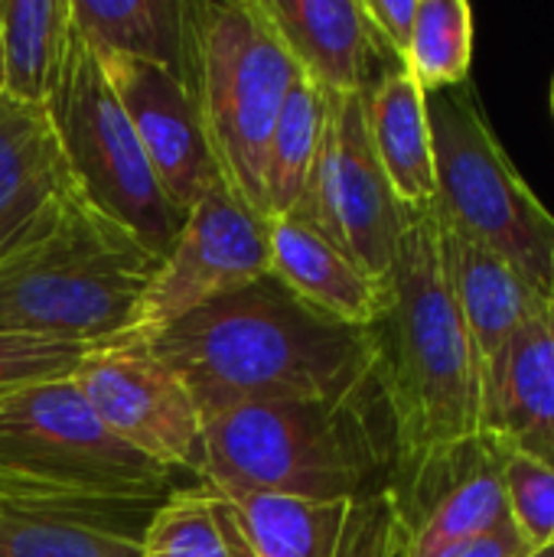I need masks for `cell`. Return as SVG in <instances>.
Instances as JSON below:
<instances>
[{
	"label": "cell",
	"mask_w": 554,
	"mask_h": 557,
	"mask_svg": "<svg viewBox=\"0 0 554 557\" xmlns=\"http://www.w3.org/2000/svg\"><path fill=\"white\" fill-rule=\"evenodd\" d=\"M147 343L180 375L202 424L245 405L336 398L382 372L376 330L317 313L271 274Z\"/></svg>",
	"instance_id": "6da1fadb"
},
{
	"label": "cell",
	"mask_w": 554,
	"mask_h": 557,
	"mask_svg": "<svg viewBox=\"0 0 554 557\" xmlns=\"http://www.w3.org/2000/svg\"><path fill=\"white\" fill-rule=\"evenodd\" d=\"M395 470L382 372L336 398L245 405L202 424L199 483L225 496L359 499L389 493Z\"/></svg>",
	"instance_id": "7a4b0ae2"
},
{
	"label": "cell",
	"mask_w": 554,
	"mask_h": 557,
	"mask_svg": "<svg viewBox=\"0 0 554 557\" xmlns=\"http://www.w3.org/2000/svg\"><path fill=\"white\" fill-rule=\"evenodd\" d=\"M398 431L392 486L447 457L480 431V359L447 284L434 206L408 209L389 277V307L372 326Z\"/></svg>",
	"instance_id": "3957f363"
},
{
	"label": "cell",
	"mask_w": 554,
	"mask_h": 557,
	"mask_svg": "<svg viewBox=\"0 0 554 557\" xmlns=\"http://www.w3.org/2000/svg\"><path fill=\"white\" fill-rule=\"evenodd\" d=\"M160 258L69 176L0 248V333L101 346L127 330Z\"/></svg>",
	"instance_id": "277c9868"
},
{
	"label": "cell",
	"mask_w": 554,
	"mask_h": 557,
	"mask_svg": "<svg viewBox=\"0 0 554 557\" xmlns=\"http://www.w3.org/2000/svg\"><path fill=\"white\" fill-rule=\"evenodd\" d=\"M170 493L173 473L108 434L72 379L0 392V503L124 512Z\"/></svg>",
	"instance_id": "5b68a950"
},
{
	"label": "cell",
	"mask_w": 554,
	"mask_h": 557,
	"mask_svg": "<svg viewBox=\"0 0 554 557\" xmlns=\"http://www.w3.org/2000/svg\"><path fill=\"white\" fill-rule=\"evenodd\" d=\"M180 78L219 180L261 215L268 137L300 78L261 0H186Z\"/></svg>",
	"instance_id": "8992f818"
},
{
	"label": "cell",
	"mask_w": 554,
	"mask_h": 557,
	"mask_svg": "<svg viewBox=\"0 0 554 557\" xmlns=\"http://www.w3.org/2000/svg\"><path fill=\"white\" fill-rule=\"evenodd\" d=\"M438 212L554 297V215L526 186L470 85L428 95Z\"/></svg>",
	"instance_id": "52a82bcc"
},
{
	"label": "cell",
	"mask_w": 554,
	"mask_h": 557,
	"mask_svg": "<svg viewBox=\"0 0 554 557\" xmlns=\"http://www.w3.org/2000/svg\"><path fill=\"white\" fill-rule=\"evenodd\" d=\"M42 111L72 183L104 215L118 219L144 245L163 255L186 215L157 183L95 49L82 39L75 23L65 65Z\"/></svg>",
	"instance_id": "ba28073f"
},
{
	"label": "cell",
	"mask_w": 554,
	"mask_h": 557,
	"mask_svg": "<svg viewBox=\"0 0 554 557\" xmlns=\"http://www.w3.org/2000/svg\"><path fill=\"white\" fill-rule=\"evenodd\" d=\"M291 215L320 228L372 281L389 284L408 209L376 157L362 95H327L323 144Z\"/></svg>",
	"instance_id": "9c48e42d"
},
{
	"label": "cell",
	"mask_w": 554,
	"mask_h": 557,
	"mask_svg": "<svg viewBox=\"0 0 554 557\" xmlns=\"http://www.w3.org/2000/svg\"><path fill=\"white\" fill-rule=\"evenodd\" d=\"M268 222L225 183L209 186L163 251L127 330L114 339H153L206 304L268 274Z\"/></svg>",
	"instance_id": "30bf717a"
},
{
	"label": "cell",
	"mask_w": 554,
	"mask_h": 557,
	"mask_svg": "<svg viewBox=\"0 0 554 557\" xmlns=\"http://www.w3.org/2000/svg\"><path fill=\"white\" fill-rule=\"evenodd\" d=\"M121 444L176 473H202V418L180 375L147 339H108L69 375Z\"/></svg>",
	"instance_id": "8fae6325"
},
{
	"label": "cell",
	"mask_w": 554,
	"mask_h": 557,
	"mask_svg": "<svg viewBox=\"0 0 554 557\" xmlns=\"http://www.w3.org/2000/svg\"><path fill=\"white\" fill-rule=\"evenodd\" d=\"M95 55L140 140L157 183L163 186L167 199L186 215V209L209 186L222 183L189 88L167 65L98 49Z\"/></svg>",
	"instance_id": "7c38bea8"
},
{
	"label": "cell",
	"mask_w": 554,
	"mask_h": 557,
	"mask_svg": "<svg viewBox=\"0 0 554 557\" xmlns=\"http://www.w3.org/2000/svg\"><path fill=\"white\" fill-rule=\"evenodd\" d=\"M238 506L255 557H402V522L392 493L359 499L229 496Z\"/></svg>",
	"instance_id": "4fadbf2b"
},
{
	"label": "cell",
	"mask_w": 554,
	"mask_h": 557,
	"mask_svg": "<svg viewBox=\"0 0 554 557\" xmlns=\"http://www.w3.org/2000/svg\"><path fill=\"white\" fill-rule=\"evenodd\" d=\"M480 431L554 470V297L483 366Z\"/></svg>",
	"instance_id": "5bb4252c"
},
{
	"label": "cell",
	"mask_w": 554,
	"mask_h": 557,
	"mask_svg": "<svg viewBox=\"0 0 554 557\" xmlns=\"http://www.w3.org/2000/svg\"><path fill=\"white\" fill-rule=\"evenodd\" d=\"M297 72L327 95H366L402 65L369 26L359 0H261Z\"/></svg>",
	"instance_id": "9a60e30c"
},
{
	"label": "cell",
	"mask_w": 554,
	"mask_h": 557,
	"mask_svg": "<svg viewBox=\"0 0 554 557\" xmlns=\"http://www.w3.org/2000/svg\"><path fill=\"white\" fill-rule=\"evenodd\" d=\"M268 274L297 300L346 326L372 330L389 307V284L372 281L336 242L304 219L268 222Z\"/></svg>",
	"instance_id": "2e32d148"
},
{
	"label": "cell",
	"mask_w": 554,
	"mask_h": 557,
	"mask_svg": "<svg viewBox=\"0 0 554 557\" xmlns=\"http://www.w3.org/2000/svg\"><path fill=\"white\" fill-rule=\"evenodd\" d=\"M434 215H438V238H441L447 284L483 372V366L500 352V346L526 320H532L542 310V304L552 297H542L503 255H496L473 235L451 225L438 212V206Z\"/></svg>",
	"instance_id": "e0dca14e"
},
{
	"label": "cell",
	"mask_w": 554,
	"mask_h": 557,
	"mask_svg": "<svg viewBox=\"0 0 554 557\" xmlns=\"http://www.w3.org/2000/svg\"><path fill=\"white\" fill-rule=\"evenodd\" d=\"M376 157L405 209H428L438 199L434 144L428 121V95L405 72L392 65L362 95Z\"/></svg>",
	"instance_id": "ac0fdd59"
},
{
	"label": "cell",
	"mask_w": 554,
	"mask_h": 557,
	"mask_svg": "<svg viewBox=\"0 0 554 557\" xmlns=\"http://www.w3.org/2000/svg\"><path fill=\"white\" fill-rule=\"evenodd\" d=\"M69 180L42 108L0 95V248Z\"/></svg>",
	"instance_id": "d6986e66"
},
{
	"label": "cell",
	"mask_w": 554,
	"mask_h": 557,
	"mask_svg": "<svg viewBox=\"0 0 554 557\" xmlns=\"http://www.w3.org/2000/svg\"><path fill=\"white\" fill-rule=\"evenodd\" d=\"M72 42V0H0L3 95L46 108Z\"/></svg>",
	"instance_id": "ffe728a7"
},
{
	"label": "cell",
	"mask_w": 554,
	"mask_h": 557,
	"mask_svg": "<svg viewBox=\"0 0 554 557\" xmlns=\"http://www.w3.org/2000/svg\"><path fill=\"white\" fill-rule=\"evenodd\" d=\"M118 516L0 503V557H140V532Z\"/></svg>",
	"instance_id": "44dd1931"
},
{
	"label": "cell",
	"mask_w": 554,
	"mask_h": 557,
	"mask_svg": "<svg viewBox=\"0 0 554 557\" xmlns=\"http://www.w3.org/2000/svg\"><path fill=\"white\" fill-rule=\"evenodd\" d=\"M140 557H255L238 506L196 483L173 490L140 532Z\"/></svg>",
	"instance_id": "7402d4cb"
},
{
	"label": "cell",
	"mask_w": 554,
	"mask_h": 557,
	"mask_svg": "<svg viewBox=\"0 0 554 557\" xmlns=\"http://www.w3.org/2000/svg\"><path fill=\"white\" fill-rule=\"evenodd\" d=\"M327 127V91L304 75L287 91L268 137L261 166V215L264 222L284 219L297 209Z\"/></svg>",
	"instance_id": "603a6c76"
},
{
	"label": "cell",
	"mask_w": 554,
	"mask_h": 557,
	"mask_svg": "<svg viewBox=\"0 0 554 557\" xmlns=\"http://www.w3.org/2000/svg\"><path fill=\"white\" fill-rule=\"evenodd\" d=\"M186 0H72V23L98 52H121L180 75Z\"/></svg>",
	"instance_id": "cb8c5ba5"
},
{
	"label": "cell",
	"mask_w": 554,
	"mask_h": 557,
	"mask_svg": "<svg viewBox=\"0 0 554 557\" xmlns=\"http://www.w3.org/2000/svg\"><path fill=\"white\" fill-rule=\"evenodd\" d=\"M473 59V10L467 0H418L405 72L424 95L467 85Z\"/></svg>",
	"instance_id": "d4e9b609"
},
{
	"label": "cell",
	"mask_w": 554,
	"mask_h": 557,
	"mask_svg": "<svg viewBox=\"0 0 554 557\" xmlns=\"http://www.w3.org/2000/svg\"><path fill=\"white\" fill-rule=\"evenodd\" d=\"M503 493L509 506V522L526 539L532 552L554 545V470L526 457L503 450L500 457Z\"/></svg>",
	"instance_id": "484cf974"
},
{
	"label": "cell",
	"mask_w": 554,
	"mask_h": 557,
	"mask_svg": "<svg viewBox=\"0 0 554 557\" xmlns=\"http://www.w3.org/2000/svg\"><path fill=\"white\" fill-rule=\"evenodd\" d=\"M88 352L85 343L0 333V392L69 379Z\"/></svg>",
	"instance_id": "4316f807"
},
{
	"label": "cell",
	"mask_w": 554,
	"mask_h": 557,
	"mask_svg": "<svg viewBox=\"0 0 554 557\" xmlns=\"http://www.w3.org/2000/svg\"><path fill=\"white\" fill-rule=\"evenodd\" d=\"M359 3H362V13H366L369 26L382 39V46L398 62H405L415 13H418V0H359Z\"/></svg>",
	"instance_id": "83f0119b"
},
{
	"label": "cell",
	"mask_w": 554,
	"mask_h": 557,
	"mask_svg": "<svg viewBox=\"0 0 554 557\" xmlns=\"http://www.w3.org/2000/svg\"><path fill=\"white\" fill-rule=\"evenodd\" d=\"M535 555L526 539L516 532V525H503V529H493V532H483L477 539H467L460 545H451L444 548L441 555L434 557H529Z\"/></svg>",
	"instance_id": "f1b7e54d"
},
{
	"label": "cell",
	"mask_w": 554,
	"mask_h": 557,
	"mask_svg": "<svg viewBox=\"0 0 554 557\" xmlns=\"http://www.w3.org/2000/svg\"><path fill=\"white\" fill-rule=\"evenodd\" d=\"M529 557H554V545L552 548H542V552H535V555H529Z\"/></svg>",
	"instance_id": "f546056e"
},
{
	"label": "cell",
	"mask_w": 554,
	"mask_h": 557,
	"mask_svg": "<svg viewBox=\"0 0 554 557\" xmlns=\"http://www.w3.org/2000/svg\"><path fill=\"white\" fill-rule=\"evenodd\" d=\"M0 95H3V65H0Z\"/></svg>",
	"instance_id": "4dcf8cb0"
},
{
	"label": "cell",
	"mask_w": 554,
	"mask_h": 557,
	"mask_svg": "<svg viewBox=\"0 0 554 557\" xmlns=\"http://www.w3.org/2000/svg\"><path fill=\"white\" fill-rule=\"evenodd\" d=\"M552 108H554V82H552Z\"/></svg>",
	"instance_id": "1f68e13d"
},
{
	"label": "cell",
	"mask_w": 554,
	"mask_h": 557,
	"mask_svg": "<svg viewBox=\"0 0 554 557\" xmlns=\"http://www.w3.org/2000/svg\"><path fill=\"white\" fill-rule=\"evenodd\" d=\"M552 274H554V264H552Z\"/></svg>",
	"instance_id": "d6a6232c"
}]
</instances>
